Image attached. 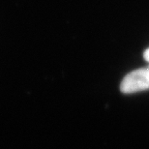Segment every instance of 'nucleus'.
Here are the masks:
<instances>
[{"instance_id":"nucleus-2","label":"nucleus","mask_w":149,"mask_h":149,"mask_svg":"<svg viewBox=\"0 0 149 149\" xmlns=\"http://www.w3.org/2000/svg\"><path fill=\"white\" fill-rule=\"evenodd\" d=\"M143 57H144V59H145V60H146L147 62H149V47L144 52V53H143Z\"/></svg>"},{"instance_id":"nucleus-1","label":"nucleus","mask_w":149,"mask_h":149,"mask_svg":"<svg viewBox=\"0 0 149 149\" xmlns=\"http://www.w3.org/2000/svg\"><path fill=\"white\" fill-rule=\"evenodd\" d=\"M149 89V66L135 70L125 76L120 90L125 94L136 93Z\"/></svg>"}]
</instances>
